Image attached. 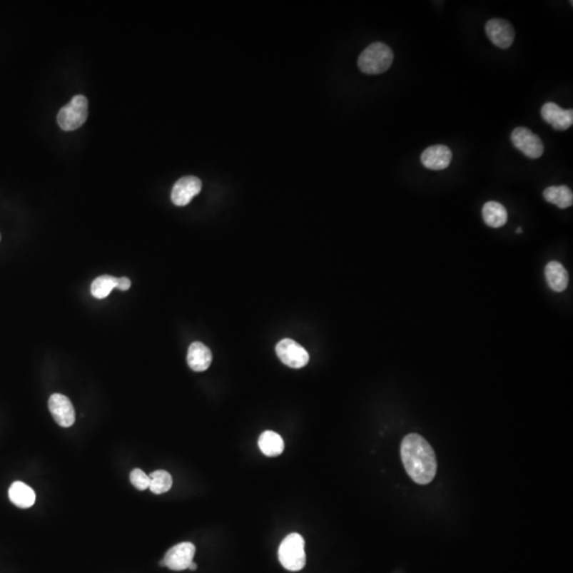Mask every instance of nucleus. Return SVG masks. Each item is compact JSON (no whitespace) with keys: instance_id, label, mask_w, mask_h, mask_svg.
Segmentation results:
<instances>
[{"instance_id":"nucleus-4","label":"nucleus","mask_w":573,"mask_h":573,"mask_svg":"<svg viewBox=\"0 0 573 573\" xmlns=\"http://www.w3.org/2000/svg\"><path fill=\"white\" fill-rule=\"evenodd\" d=\"M88 116V101L82 95L75 96L69 104L61 108L58 123L66 132L81 128Z\"/></svg>"},{"instance_id":"nucleus-5","label":"nucleus","mask_w":573,"mask_h":573,"mask_svg":"<svg viewBox=\"0 0 573 573\" xmlns=\"http://www.w3.org/2000/svg\"><path fill=\"white\" fill-rule=\"evenodd\" d=\"M511 139L514 147L522 151L527 158L537 160L544 154V143L538 135L529 128L518 126L512 132Z\"/></svg>"},{"instance_id":"nucleus-18","label":"nucleus","mask_w":573,"mask_h":573,"mask_svg":"<svg viewBox=\"0 0 573 573\" xmlns=\"http://www.w3.org/2000/svg\"><path fill=\"white\" fill-rule=\"evenodd\" d=\"M544 199L549 203L557 205L561 209L568 208L573 204V193L572 189L566 185L561 186H551L544 189Z\"/></svg>"},{"instance_id":"nucleus-16","label":"nucleus","mask_w":573,"mask_h":573,"mask_svg":"<svg viewBox=\"0 0 573 573\" xmlns=\"http://www.w3.org/2000/svg\"><path fill=\"white\" fill-rule=\"evenodd\" d=\"M482 217L485 224L490 228H499L507 222V211L502 204L490 201L482 208Z\"/></svg>"},{"instance_id":"nucleus-6","label":"nucleus","mask_w":573,"mask_h":573,"mask_svg":"<svg viewBox=\"0 0 573 573\" xmlns=\"http://www.w3.org/2000/svg\"><path fill=\"white\" fill-rule=\"evenodd\" d=\"M276 354L284 365L300 369L308 363L309 354L302 345L291 339H284L276 345Z\"/></svg>"},{"instance_id":"nucleus-12","label":"nucleus","mask_w":573,"mask_h":573,"mask_svg":"<svg viewBox=\"0 0 573 573\" xmlns=\"http://www.w3.org/2000/svg\"><path fill=\"white\" fill-rule=\"evenodd\" d=\"M422 164L430 170H444L452 161V152L447 146L437 145L425 149L420 156Z\"/></svg>"},{"instance_id":"nucleus-21","label":"nucleus","mask_w":573,"mask_h":573,"mask_svg":"<svg viewBox=\"0 0 573 573\" xmlns=\"http://www.w3.org/2000/svg\"><path fill=\"white\" fill-rule=\"evenodd\" d=\"M130 480L131 483L139 491H145V490L149 489L150 477L139 468H135L134 470L131 472Z\"/></svg>"},{"instance_id":"nucleus-19","label":"nucleus","mask_w":573,"mask_h":573,"mask_svg":"<svg viewBox=\"0 0 573 573\" xmlns=\"http://www.w3.org/2000/svg\"><path fill=\"white\" fill-rule=\"evenodd\" d=\"M117 286V278L110 275H102L96 278L91 284V291L96 298H108L113 289Z\"/></svg>"},{"instance_id":"nucleus-22","label":"nucleus","mask_w":573,"mask_h":573,"mask_svg":"<svg viewBox=\"0 0 573 573\" xmlns=\"http://www.w3.org/2000/svg\"><path fill=\"white\" fill-rule=\"evenodd\" d=\"M131 287V280L126 278H117V289L123 290V291H126V290L130 289Z\"/></svg>"},{"instance_id":"nucleus-25","label":"nucleus","mask_w":573,"mask_h":573,"mask_svg":"<svg viewBox=\"0 0 573 573\" xmlns=\"http://www.w3.org/2000/svg\"><path fill=\"white\" fill-rule=\"evenodd\" d=\"M0 239H1V236H0Z\"/></svg>"},{"instance_id":"nucleus-9","label":"nucleus","mask_w":573,"mask_h":573,"mask_svg":"<svg viewBox=\"0 0 573 573\" xmlns=\"http://www.w3.org/2000/svg\"><path fill=\"white\" fill-rule=\"evenodd\" d=\"M202 182L197 176H188L180 178L172 188L171 200L176 206H185L199 195Z\"/></svg>"},{"instance_id":"nucleus-3","label":"nucleus","mask_w":573,"mask_h":573,"mask_svg":"<svg viewBox=\"0 0 573 573\" xmlns=\"http://www.w3.org/2000/svg\"><path fill=\"white\" fill-rule=\"evenodd\" d=\"M278 559L285 569L300 572L306 565L305 540L298 533H291L283 540L278 549Z\"/></svg>"},{"instance_id":"nucleus-8","label":"nucleus","mask_w":573,"mask_h":573,"mask_svg":"<svg viewBox=\"0 0 573 573\" xmlns=\"http://www.w3.org/2000/svg\"><path fill=\"white\" fill-rule=\"evenodd\" d=\"M485 32L490 41L501 49L511 47L515 40V30L512 24L505 19H494L487 21Z\"/></svg>"},{"instance_id":"nucleus-23","label":"nucleus","mask_w":573,"mask_h":573,"mask_svg":"<svg viewBox=\"0 0 573 573\" xmlns=\"http://www.w3.org/2000/svg\"><path fill=\"white\" fill-rule=\"evenodd\" d=\"M197 567H198L197 564L193 563H193L191 564V566H189L188 569L193 570H193H197Z\"/></svg>"},{"instance_id":"nucleus-14","label":"nucleus","mask_w":573,"mask_h":573,"mask_svg":"<svg viewBox=\"0 0 573 573\" xmlns=\"http://www.w3.org/2000/svg\"><path fill=\"white\" fill-rule=\"evenodd\" d=\"M548 286L554 292H563L569 283L567 270L559 261H550L544 270Z\"/></svg>"},{"instance_id":"nucleus-7","label":"nucleus","mask_w":573,"mask_h":573,"mask_svg":"<svg viewBox=\"0 0 573 573\" xmlns=\"http://www.w3.org/2000/svg\"><path fill=\"white\" fill-rule=\"evenodd\" d=\"M196 547L191 542H181L176 544L166 553L164 559L165 567L174 572H182L188 569L195 557Z\"/></svg>"},{"instance_id":"nucleus-17","label":"nucleus","mask_w":573,"mask_h":573,"mask_svg":"<svg viewBox=\"0 0 573 573\" xmlns=\"http://www.w3.org/2000/svg\"><path fill=\"white\" fill-rule=\"evenodd\" d=\"M258 446L261 452L267 457H278L282 455L285 450V443L283 437L274 431H265L259 437Z\"/></svg>"},{"instance_id":"nucleus-1","label":"nucleus","mask_w":573,"mask_h":573,"mask_svg":"<svg viewBox=\"0 0 573 573\" xmlns=\"http://www.w3.org/2000/svg\"><path fill=\"white\" fill-rule=\"evenodd\" d=\"M406 472L417 485H429L437 474L435 451L422 435L411 433L405 437L400 448Z\"/></svg>"},{"instance_id":"nucleus-10","label":"nucleus","mask_w":573,"mask_h":573,"mask_svg":"<svg viewBox=\"0 0 573 573\" xmlns=\"http://www.w3.org/2000/svg\"><path fill=\"white\" fill-rule=\"evenodd\" d=\"M48 407H49L54 420L61 427L69 428L75 424V409L66 396L62 395V394H52L48 402Z\"/></svg>"},{"instance_id":"nucleus-24","label":"nucleus","mask_w":573,"mask_h":573,"mask_svg":"<svg viewBox=\"0 0 573 573\" xmlns=\"http://www.w3.org/2000/svg\"><path fill=\"white\" fill-rule=\"evenodd\" d=\"M516 232L522 233V228H517V230H516Z\"/></svg>"},{"instance_id":"nucleus-20","label":"nucleus","mask_w":573,"mask_h":573,"mask_svg":"<svg viewBox=\"0 0 573 573\" xmlns=\"http://www.w3.org/2000/svg\"><path fill=\"white\" fill-rule=\"evenodd\" d=\"M150 491L161 495L167 492L172 487V477L165 470H156L150 475Z\"/></svg>"},{"instance_id":"nucleus-11","label":"nucleus","mask_w":573,"mask_h":573,"mask_svg":"<svg viewBox=\"0 0 573 573\" xmlns=\"http://www.w3.org/2000/svg\"><path fill=\"white\" fill-rule=\"evenodd\" d=\"M542 118L554 130L566 131L573 124V110H564L554 102H547L540 110Z\"/></svg>"},{"instance_id":"nucleus-15","label":"nucleus","mask_w":573,"mask_h":573,"mask_svg":"<svg viewBox=\"0 0 573 573\" xmlns=\"http://www.w3.org/2000/svg\"><path fill=\"white\" fill-rule=\"evenodd\" d=\"M9 498L13 504L21 509H29L36 503V492L26 483L16 481L9 489Z\"/></svg>"},{"instance_id":"nucleus-13","label":"nucleus","mask_w":573,"mask_h":573,"mask_svg":"<svg viewBox=\"0 0 573 573\" xmlns=\"http://www.w3.org/2000/svg\"><path fill=\"white\" fill-rule=\"evenodd\" d=\"M213 355L211 350L201 342H195L189 346L187 362L195 372H204L211 367Z\"/></svg>"},{"instance_id":"nucleus-2","label":"nucleus","mask_w":573,"mask_h":573,"mask_svg":"<svg viewBox=\"0 0 573 573\" xmlns=\"http://www.w3.org/2000/svg\"><path fill=\"white\" fill-rule=\"evenodd\" d=\"M394 54L385 44L377 41L363 50L358 59V66L367 75L385 73L393 63Z\"/></svg>"}]
</instances>
